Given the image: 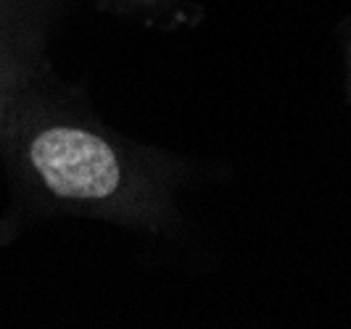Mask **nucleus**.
Segmentation results:
<instances>
[{
    "instance_id": "nucleus-1",
    "label": "nucleus",
    "mask_w": 351,
    "mask_h": 329,
    "mask_svg": "<svg viewBox=\"0 0 351 329\" xmlns=\"http://www.w3.org/2000/svg\"><path fill=\"white\" fill-rule=\"evenodd\" d=\"M43 182L61 198H106L119 187V161L101 137L58 127L29 148Z\"/></svg>"
}]
</instances>
